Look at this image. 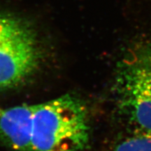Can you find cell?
Masks as SVG:
<instances>
[{
	"label": "cell",
	"mask_w": 151,
	"mask_h": 151,
	"mask_svg": "<svg viewBox=\"0 0 151 151\" xmlns=\"http://www.w3.org/2000/svg\"><path fill=\"white\" fill-rule=\"evenodd\" d=\"M113 90L117 106L137 129L151 132V0H127Z\"/></svg>",
	"instance_id": "obj_1"
},
{
	"label": "cell",
	"mask_w": 151,
	"mask_h": 151,
	"mask_svg": "<svg viewBox=\"0 0 151 151\" xmlns=\"http://www.w3.org/2000/svg\"><path fill=\"white\" fill-rule=\"evenodd\" d=\"M90 127L86 106L72 94L37 105L33 118L34 151H84Z\"/></svg>",
	"instance_id": "obj_2"
},
{
	"label": "cell",
	"mask_w": 151,
	"mask_h": 151,
	"mask_svg": "<svg viewBox=\"0 0 151 151\" xmlns=\"http://www.w3.org/2000/svg\"><path fill=\"white\" fill-rule=\"evenodd\" d=\"M41 58L32 30L15 17L0 14V90L27 82L38 71Z\"/></svg>",
	"instance_id": "obj_3"
},
{
	"label": "cell",
	"mask_w": 151,
	"mask_h": 151,
	"mask_svg": "<svg viewBox=\"0 0 151 151\" xmlns=\"http://www.w3.org/2000/svg\"><path fill=\"white\" fill-rule=\"evenodd\" d=\"M37 104H22L0 111V143L11 151H34L33 118Z\"/></svg>",
	"instance_id": "obj_4"
},
{
	"label": "cell",
	"mask_w": 151,
	"mask_h": 151,
	"mask_svg": "<svg viewBox=\"0 0 151 151\" xmlns=\"http://www.w3.org/2000/svg\"><path fill=\"white\" fill-rule=\"evenodd\" d=\"M113 151H151V132L137 129L120 141Z\"/></svg>",
	"instance_id": "obj_5"
},
{
	"label": "cell",
	"mask_w": 151,
	"mask_h": 151,
	"mask_svg": "<svg viewBox=\"0 0 151 151\" xmlns=\"http://www.w3.org/2000/svg\"><path fill=\"white\" fill-rule=\"evenodd\" d=\"M1 110H2V109H1V108H0V111H1Z\"/></svg>",
	"instance_id": "obj_6"
}]
</instances>
